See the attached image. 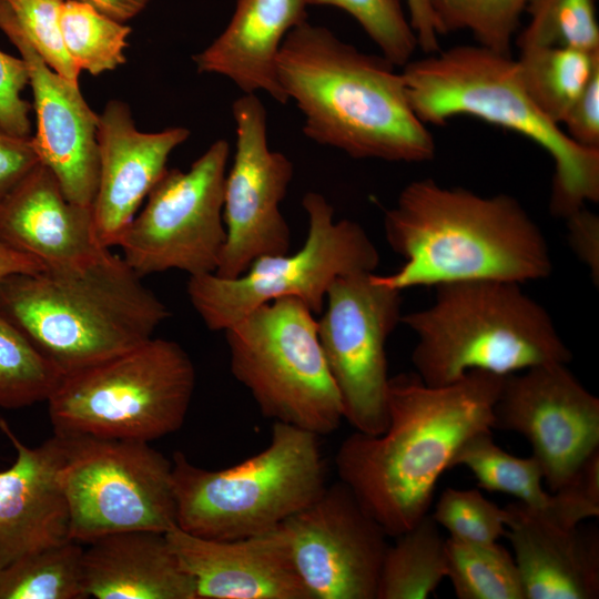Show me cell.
Returning a JSON list of instances; mask_svg holds the SVG:
<instances>
[{
    "label": "cell",
    "mask_w": 599,
    "mask_h": 599,
    "mask_svg": "<svg viewBox=\"0 0 599 599\" xmlns=\"http://www.w3.org/2000/svg\"><path fill=\"white\" fill-rule=\"evenodd\" d=\"M0 238L51 270L87 264L108 250L97 240L92 209L70 202L40 162L0 200Z\"/></svg>",
    "instance_id": "44dd1931"
},
{
    "label": "cell",
    "mask_w": 599,
    "mask_h": 599,
    "mask_svg": "<svg viewBox=\"0 0 599 599\" xmlns=\"http://www.w3.org/2000/svg\"><path fill=\"white\" fill-rule=\"evenodd\" d=\"M400 73L409 103L426 125L470 115L542 148L555 164L552 215L566 219L599 201V149L579 145L539 110L510 54L480 44L455 45L412 59Z\"/></svg>",
    "instance_id": "5b68a950"
},
{
    "label": "cell",
    "mask_w": 599,
    "mask_h": 599,
    "mask_svg": "<svg viewBox=\"0 0 599 599\" xmlns=\"http://www.w3.org/2000/svg\"><path fill=\"white\" fill-rule=\"evenodd\" d=\"M306 3L331 6L347 12L395 67L403 68L418 49L402 0H306Z\"/></svg>",
    "instance_id": "836d02e7"
},
{
    "label": "cell",
    "mask_w": 599,
    "mask_h": 599,
    "mask_svg": "<svg viewBox=\"0 0 599 599\" xmlns=\"http://www.w3.org/2000/svg\"><path fill=\"white\" fill-rule=\"evenodd\" d=\"M44 266L35 258L21 253L0 238V280L13 274L37 273Z\"/></svg>",
    "instance_id": "b9f144b4"
},
{
    "label": "cell",
    "mask_w": 599,
    "mask_h": 599,
    "mask_svg": "<svg viewBox=\"0 0 599 599\" xmlns=\"http://www.w3.org/2000/svg\"><path fill=\"white\" fill-rule=\"evenodd\" d=\"M408 20L418 49L426 54L439 51V32L430 0H406Z\"/></svg>",
    "instance_id": "60d3db41"
},
{
    "label": "cell",
    "mask_w": 599,
    "mask_h": 599,
    "mask_svg": "<svg viewBox=\"0 0 599 599\" xmlns=\"http://www.w3.org/2000/svg\"><path fill=\"white\" fill-rule=\"evenodd\" d=\"M430 516L453 540L490 544L506 535L504 508L478 489H445Z\"/></svg>",
    "instance_id": "e575fe53"
},
{
    "label": "cell",
    "mask_w": 599,
    "mask_h": 599,
    "mask_svg": "<svg viewBox=\"0 0 599 599\" xmlns=\"http://www.w3.org/2000/svg\"><path fill=\"white\" fill-rule=\"evenodd\" d=\"M318 438L274 422L264 449L223 469L199 467L175 451L171 461L176 526L219 540L277 528L327 486Z\"/></svg>",
    "instance_id": "52a82bcc"
},
{
    "label": "cell",
    "mask_w": 599,
    "mask_h": 599,
    "mask_svg": "<svg viewBox=\"0 0 599 599\" xmlns=\"http://www.w3.org/2000/svg\"><path fill=\"white\" fill-rule=\"evenodd\" d=\"M60 28L65 50L80 71L98 75L125 62L124 49L131 28L92 6L64 0L60 8Z\"/></svg>",
    "instance_id": "4dcf8cb0"
},
{
    "label": "cell",
    "mask_w": 599,
    "mask_h": 599,
    "mask_svg": "<svg viewBox=\"0 0 599 599\" xmlns=\"http://www.w3.org/2000/svg\"><path fill=\"white\" fill-rule=\"evenodd\" d=\"M504 510L505 537L512 547L526 599L599 597V542L595 534L556 521L520 501Z\"/></svg>",
    "instance_id": "7402d4cb"
},
{
    "label": "cell",
    "mask_w": 599,
    "mask_h": 599,
    "mask_svg": "<svg viewBox=\"0 0 599 599\" xmlns=\"http://www.w3.org/2000/svg\"><path fill=\"white\" fill-rule=\"evenodd\" d=\"M465 466L479 487L511 495L531 508L546 509L554 504V493L542 488L544 474L535 457L520 458L501 449L491 430L470 437L455 455L451 468Z\"/></svg>",
    "instance_id": "4316f807"
},
{
    "label": "cell",
    "mask_w": 599,
    "mask_h": 599,
    "mask_svg": "<svg viewBox=\"0 0 599 599\" xmlns=\"http://www.w3.org/2000/svg\"><path fill=\"white\" fill-rule=\"evenodd\" d=\"M38 163L31 136H17L0 128V200Z\"/></svg>",
    "instance_id": "f35d334b"
},
{
    "label": "cell",
    "mask_w": 599,
    "mask_h": 599,
    "mask_svg": "<svg viewBox=\"0 0 599 599\" xmlns=\"http://www.w3.org/2000/svg\"><path fill=\"white\" fill-rule=\"evenodd\" d=\"M230 367L273 422L325 436L343 408L318 338L317 321L300 300L281 297L225 331Z\"/></svg>",
    "instance_id": "9c48e42d"
},
{
    "label": "cell",
    "mask_w": 599,
    "mask_h": 599,
    "mask_svg": "<svg viewBox=\"0 0 599 599\" xmlns=\"http://www.w3.org/2000/svg\"><path fill=\"white\" fill-rule=\"evenodd\" d=\"M63 374L0 311V408L47 402Z\"/></svg>",
    "instance_id": "f546056e"
},
{
    "label": "cell",
    "mask_w": 599,
    "mask_h": 599,
    "mask_svg": "<svg viewBox=\"0 0 599 599\" xmlns=\"http://www.w3.org/2000/svg\"><path fill=\"white\" fill-rule=\"evenodd\" d=\"M83 547L75 541L0 567V599H83Z\"/></svg>",
    "instance_id": "83f0119b"
},
{
    "label": "cell",
    "mask_w": 599,
    "mask_h": 599,
    "mask_svg": "<svg viewBox=\"0 0 599 599\" xmlns=\"http://www.w3.org/2000/svg\"><path fill=\"white\" fill-rule=\"evenodd\" d=\"M447 573L459 599H526L514 556L498 541L446 539Z\"/></svg>",
    "instance_id": "f1b7e54d"
},
{
    "label": "cell",
    "mask_w": 599,
    "mask_h": 599,
    "mask_svg": "<svg viewBox=\"0 0 599 599\" xmlns=\"http://www.w3.org/2000/svg\"><path fill=\"white\" fill-rule=\"evenodd\" d=\"M0 29L29 72L37 130L31 136L39 162L58 180L65 197L91 207L99 182L98 122L79 84L55 73L0 3Z\"/></svg>",
    "instance_id": "e0dca14e"
},
{
    "label": "cell",
    "mask_w": 599,
    "mask_h": 599,
    "mask_svg": "<svg viewBox=\"0 0 599 599\" xmlns=\"http://www.w3.org/2000/svg\"><path fill=\"white\" fill-rule=\"evenodd\" d=\"M306 0H236L223 32L193 57L200 73L230 79L243 94L263 91L288 102L277 75L286 35L307 21Z\"/></svg>",
    "instance_id": "603a6c76"
},
{
    "label": "cell",
    "mask_w": 599,
    "mask_h": 599,
    "mask_svg": "<svg viewBox=\"0 0 599 599\" xmlns=\"http://www.w3.org/2000/svg\"><path fill=\"white\" fill-rule=\"evenodd\" d=\"M165 536L194 580L196 599H312L280 527L229 540L194 536L177 526Z\"/></svg>",
    "instance_id": "d6986e66"
},
{
    "label": "cell",
    "mask_w": 599,
    "mask_h": 599,
    "mask_svg": "<svg viewBox=\"0 0 599 599\" xmlns=\"http://www.w3.org/2000/svg\"><path fill=\"white\" fill-rule=\"evenodd\" d=\"M568 242L576 256L599 283V217L586 207L567 216Z\"/></svg>",
    "instance_id": "ab89813d"
},
{
    "label": "cell",
    "mask_w": 599,
    "mask_h": 599,
    "mask_svg": "<svg viewBox=\"0 0 599 599\" xmlns=\"http://www.w3.org/2000/svg\"><path fill=\"white\" fill-rule=\"evenodd\" d=\"M122 256L0 280V311L63 374L125 353L153 337L165 304Z\"/></svg>",
    "instance_id": "277c9868"
},
{
    "label": "cell",
    "mask_w": 599,
    "mask_h": 599,
    "mask_svg": "<svg viewBox=\"0 0 599 599\" xmlns=\"http://www.w3.org/2000/svg\"><path fill=\"white\" fill-rule=\"evenodd\" d=\"M493 429L522 435L551 493L599 449V398L567 368L549 363L504 376Z\"/></svg>",
    "instance_id": "9a60e30c"
},
{
    "label": "cell",
    "mask_w": 599,
    "mask_h": 599,
    "mask_svg": "<svg viewBox=\"0 0 599 599\" xmlns=\"http://www.w3.org/2000/svg\"><path fill=\"white\" fill-rule=\"evenodd\" d=\"M27 84L29 72L24 60L0 51V128L22 138L31 136L32 106L21 98Z\"/></svg>",
    "instance_id": "8d00e7d4"
},
{
    "label": "cell",
    "mask_w": 599,
    "mask_h": 599,
    "mask_svg": "<svg viewBox=\"0 0 599 599\" xmlns=\"http://www.w3.org/2000/svg\"><path fill=\"white\" fill-rule=\"evenodd\" d=\"M195 379L182 346L153 336L63 375L47 400L50 422L58 434L149 443L182 427Z\"/></svg>",
    "instance_id": "ba28073f"
},
{
    "label": "cell",
    "mask_w": 599,
    "mask_h": 599,
    "mask_svg": "<svg viewBox=\"0 0 599 599\" xmlns=\"http://www.w3.org/2000/svg\"><path fill=\"white\" fill-rule=\"evenodd\" d=\"M388 545L376 599H426L447 573L446 539L430 514Z\"/></svg>",
    "instance_id": "d4e9b609"
},
{
    "label": "cell",
    "mask_w": 599,
    "mask_h": 599,
    "mask_svg": "<svg viewBox=\"0 0 599 599\" xmlns=\"http://www.w3.org/2000/svg\"><path fill=\"white\" fill-rule=\"evenodd\" d=\"M524 87L539 110L561 126L568 111L599 71V52L564 47L519 49Z\"/></svg>",
    "instance_id": "484cf974"
},
{
    "label": "cell",
    "mask_w": 599,
    "mask_h": 599,
    "mask_svg": "<svg viewBox=\"0 0 599 599\" xmlns=\"http://www.w3.org/2000/svg\"><path fill=\"white\" fill-rule=\"evenodd\" d=\"M439 35L459 30L478 44L510 54L520 18L530 0H430Z\"/></svg>",
    "instance_id": "d6a6232c"
},
{
    "label": "cell",
    "mask_w": 599,
    "mask_h": 599,
    "mask_svg": "<svg viewBox=\"0 0 599 599\" xmlns=\"http://www.w3.org/2000/svg\"><path fill=\"white\" fill-rule=\"evenodd\" d=\"M230 145L216 140L187 171L167 169L121 234L124 262L141 278L179 270L215 273L226 241L224 186Z\"/></svg>",
    "instance_id": "7c38bea8"
},
{
    "label": "cell",
    "mask_w": 599,
    "mask_h": 599,
    "mask_svg": "<svg viewBox=\"0 0 599 599\" xmlns=\"http://www.w3.org/2000/svg\"><path fill=\"white\" fill-rule=\"evenodd\" d=\"M302 206L307 235L293 254L262 256L241 276L214 273L190 276L186 293L206 327L225 331L256 307L281 297L303 302L321 314L333 282L352 273H373L378 251L365 230L351 220H334V209L317 192H307Z\"/></svg>",
    "instance_id": "30bf717a"
},
{
    "label": "cell",
    "mask_w": 599,
    "mask_h": 599,
    "mask_svg": "<svg viewBox=\"0 0 599 599\" xmlns=\"http://www.w3.org/2000/svg\"><path fill=\"white\" fill-rule=\"evenodd\" d=\"M88 3L108 17L124 22L141 12L150 0H77Z\"/></svg>",
    "instance_id": "7bdbcfd3"
},
{
    "label": "cell",
    "mask_w": 599,
    "mask_h": 599,
    "mask_svg": "<svg viewBox=\"0 0 599 599\" xmlns=\"http://www.w3.org/2000/svg\"><path fill=\"white\" fill-rule=\"evenodd\" d=\"M63 435V434H61ZM70 540L176 526L172 461L145 441L63 435Z\"/></svg>",
    "instance_id": "8fae6325"
},
{
    "label": "cell",
    "mask_w": 599,
    "mask_h": 599,
    "mask_svg": "<svg viewBox=\"0 0 599 599\" xmlns=\"http://www.w3.org/2000/svg\"><path fill=\"white\" fill-rule=\"evenodd\" d=\"M384 232L405 262L392 274L373 273V278L398 291L467 280L520 284L552 272L540 229L504 193L481 196L432 179L413 181L385 212Z\"/></svg>",
    "instance_id": "7a4b0ae2"
},
{
    "label": "cell",
    "mask_w": 599,
    "mask_h": 599,
    "mask_svg": "<svg viewBox=\"0 0 599 599\" xmlns=\"http://www.w3.org/2000/svg\"><path fill=\"white\" fill-rule=\"evenodd\" d=\"M395 68L308 21L286 35L277 60L280 84L303 113L309 140L353 159L429 161L434 136Z\"/></svg>",
    "instance_id": "3957f363"
},
{
    "label": "cell",
    "mask_w": 599,
    "mask_h": 599,
    "mask_svg": "<svg viewBox=\"0 0 599 599\" xmlns=\"http://www.w3.org/2000/svg\"><path fill=\"white\" fill-rule=\"evenodd\" d=\"M373 273L333 282L317 331L343 418L357 432L378 435L388 422L385 345L402 319V291L377 283Z\"/></svg>",
    "instance_id": "4fadbf2b"
},
{
    "label": "cell",
    "mask_w": 599,
    "mask_h": 599,
    "mask_svg": "<svg viewBox=\"0 0 599 599\" xmlns=\"http://www.w3.org/2000/svg\"><path fill=\"white\" fill-rule=\"evenodd\" d=\"M561 125L579 145L599 149V71L572 104Z\"/></svg>",
    "instance_id": "74e56055"
},
{
    "label": "cell",
    "mask_w": 599,
    "mask_h": 599,
    "mask_svg": "<svg viewBox=\"0 0 599 599\" xmlns=\"http://www.w3.org/2000/svg\"><path fill=\"white\" fill-rule=\"evenodd\" d=\"M81 566L85 598L196 599L193 578L162 532L132 530L99 538L83 548Z\"/></svg>",
    "instance_id": "cb8c5ba5"
},
{
    "label": "cell",
    "mask_w": 599,
    "mask_h": 599,
    "mask_svg": "<svg viewBox=\"0 0 599 599\" xmlns=\"http://www.w3.org/2000/svg\"><path fill=\"white\" fill-rule=\"evenodd\" d=\"M189 136L190 131L182 126L141 132L126 103H106L98 122L99 182L91 206L100 245L110 248L118 244L141 203L167 170L170 154Z\"/></svg>",
    "instance_id": "ac0fdd59"
},
{
    "label": "cell",
    "mask_w": 599,
    "mask_h": 599,
    "mask_svg": "<svg viewBox=\"0 0 599 599\" xmlns=\"http://www.w3.org/2000/svg\"><path fill=\"white\" fill-rule=\"evenodd\" d=\"M504 376L470 370L445 386L416 373L389 377L386 429L355 430L335 455L339 481L387 536L396 537L428 514L439 477L460 447L493 429Z\"/></svg>",
    "instance_id": "6da1fadb"
},
{
    "label": "cell",
    "mask_w": 599,
    "mask_h": 599,
    "mask_svg": "<svg viewBox=\"0 0 599 599\" xmlns=\"http://www.w3.org/2000/svg\"><path fill=\"white\" fill-rule=\"evenodd\" d=\"M16 460L0 471V567L70 541L69 506L61 481L65 438L54 433L30 448L0 417Z\"/></svg>",
    "instance_id": "ffe728a7"
},
{
    "label": "cell",
    "mask_w": 599,
    "mask_h": 599,
    "mask_svg": "<svg viewBox=\"0 0 599 599\" xmlns=\"http://www.w3.org/2000/svg\"><path fill=\"white\" fill-rule=\"evenodd\" d=\"M64 0H0L43 61L67 81L79 84L80 70L62 39L60 8Z\"/></svg>",
    "instance_id": "d590c367"
},
{
    "label": "cell",
    "mask_w": 599,
    "mask_h": 599,
    "mask_svg": "<svg viewBox=\"0 0 599 599\" xmlns=\"http://www.w3.org/2000/svg\"><path fill=\"white\" fill-rule=\"evenodd\" d=\"M435 287L432 305L400 319L417 336L412 362L426 385H449L470 370L505 376L571 361L550 315L519 283L467 280Z\"/></svg>",
    "instance_id": "8992f818"
},
{
    "label": "cell",
    "mask_w": 599,
    "mask_h": 599,
    "mask_svg": "<svg viewBox=\"0 0 599 599\" xmlns=\"http://www.w3.org/2000/svg\"><path fill=\"white\" fill-rule=\"evenodd\" d=\"M527 26L517 37L519 49L564 47L599 52L596 0H530Z\"/></svg>",
    "instance_id": "1f68e13d"
},
{
    "label": "cell",
    "mask_w": 599,
    "mask_h": 599,
    "mask_svg": "<svg viewBox=\"0 0 599 599\" xmlns=\"http://www.w3.org/2000/svg\"><path fill=\"white\" fill-rule=\"evenodd\" d=\"M278 527L312 599H376L388 536L342 481Z\"/></svg>",
    "instance_id": "2e32d148"
},
{
    "label": "cell",
    "mask_w": 599,
    "mask_h": 599,
    "mask_svg": "<svg viewBox=\"0 0 599 599\" xmlns=\"http://www.w3.org/2000/svg\"><path fill=\"white\" fill-rule=\"evenodd\" d=\"M235 154L224 186L226 241L214 274L241 276L262 257L288 253L291 230L281 203L294 174L290 159L268 146L267 113L256 94L232 105Z\"/></svg>",
    "instance_id": "5bb4252c"
}]
</instances>
